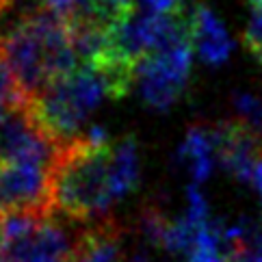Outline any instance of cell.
<instances>
[{
    "label": "cell",
    "instance_id": "obj_10",
    "mask_svg": "<svg viewBox=\"0 0 262 262\" xmlns=\"http://www.w3.org/2000/svg\"><path fill=\"white\" fill-rule=\"evenodd\" d=\"M113 193L115 200H124L128 193L135 191L141 176V158H139V147L133 137H124L113 141Z\"/></svg>",
    "mask_w": 262,
    "mask_h": 262
},
{
    "label": "cell",
    "instance_id": "obj_17",
    "mask_svg": "<svg viewBox=\"0 0 262 262\" xmlns=\"http://www.w3.org/2000/svg\"><path fill=\"white\" fill-rule=\"evenodd\" d=\"M0 243H3V217H0Z\"/></svg>",
    "mask_w": 262,
    "mask_h": 262
},
{
    "label": "cell",
    "instance_id": "obj_18",
    "mask_svg": "<svg viewBox=\"0 0 262 262\" xmlns=\"http://www.w3.org/2000/svg\"><path fill=\"white\" fill-rule=\"evenodd\" d=\"M260 63H262V61H260Z\"/></svg>",
    "mask_w": 262,
    "mask_h": 262
},
{
    "label": "cell",
    "instance_id": "obj_16",
    "mask_svg": "<svg viewBox=\"0 0 262 262\" xmlns=\"http://www.w3.org/2000/svg\"><path fill=\"white\" fill-rule=\"evenodd\" d=\"M17 3V0H0V15H3L5 11H9L13 5Z\"/></svg>",
    "mask_w": 262,
    "mask_h": 262
},
{
    "label": "cell",
    "instance_id": "obj_13",
    "mask_svg": "<svg viewBox=\"0 0 262 262\" xmlns=\"http://www.w3.org/2000/svg\"><path fill=\"white\" fill-rule=\"evenodd\" d=\"M243 46L258 61H262V9H254V13H251L245 33H243Z\"/></svg>",
    "mask_w": 262,
    "mask_h": 262
},
{
    "label": "cell",
    "instance_id": "obj_14",
    "mask_svg": "<svg viewBox=\"0 0 262 262\" xmlns=\"http://www.w3.org/2000/svg\"><path fill=\"white\" fill-rule=\"evenodd\" d=\"M141 7L149 15H173L186 11L191 5L186 0H141Z\"/></svg>",
    "mask_w": 262,
    "mask_h": 262
},
{
    "label": "cell",
    "instance_id": "obj_2",
    "mask_svg": "<svg viewBox=\"0 0 262 262\" xmlns=\"http://www.w3.org/2000/svg\"><path fill=\"white\" fill-rule=\"evenodd\" d=\"M0 57L26 98L80 65L70 22L48 9L20 15L0 33Z\"/></svg>",
    "mask_w": 262,
    "mask_h": 262
},
{
    "label": "cell",
    "instance_id": "obj_4",
    "mask_svg": "<svg viewBox=\"0 0 262 262\" xmlns=\"http://www.w3.org/2000/svg\"><path fill=\"white\" fill-rule=\"evenodd\" d=\"M78 232L72 234L54 214H9L3 217L0 262H72Z\"/></svg>",
    "mask_w": 262,
    "mask_h": 262
},
{
    "label": "cell",
    "instance_id": "obj_5",
    "mask_svg": "<svg viewBox=\"0 0 262 262\" xmlns=\"http://www.w3.org/2000/svg\"><path fill=\"white\" fill-rule=\"evenodd\" d=\"M193 52V37H186L154 50L139 63L137 87L147 106L167 111L184 96L191 78Z\"/></svg>",
    "mask_w": 262,
    "mask_h": 262
},
{
    "label": "cell",
    "instance_id": "obj_1",
    "mask_svg": "<svg viewBox=\"0 0 262 262\" xmlns=\"http://www.w3.org/2000/svg\"><path fill=\"white\" fill-rule=\"evenodd\" d=\"M113 141L102 130L80 135L61 145L52 167L54 212L89 226L108 219L113 193Z\"/></svg>",
    "mask_w": 262,
    "mask_h": 262
},
{
    "label": "cell",
    "instance_id": "obj_7",
    "mask_svg": "<svg viewBox=\"0 0 262 262\" xmlns=\"http://www.w3.org/2000/svg\"><path fill=\"white\" fill-rule=\"evenodd\" d=\"M72 262H128L121 228L111 217L89 223L78 232Z\"/></svg>",
    "mask_w": 262,
    "mask_h": 262
},
{
    "label": "cell",
    "instance_id": "obj_11",
    "mask_svg": "<svg viewBox=\"0 0 262 262\" xmlns=\"http://www.w3.org/2000/svg\"><path fill=\"white\" fill-rule=\"evenodd\" d=\"M137 13V0H80L74 22H91L100 26H115Z\"/></svg>",
    "mask_w": 262,
    "mask_h": 262
},
{
    "label": "cell",
    "instance_id": "obj_12",
    "mask_svg": "<svg viewBox=\"0 0 262 262\" xmlns=\"http://www.w3.org/2000/svg\"><path fill=\"white\" fill-rule=\"evenodd\" d=\"M234 106L238 111V119H243L254 133L262 137V98L251 93H236Z\"/></svg>",
    "mask_w": 262,
    "mask_h": 262
},
{
    "label": "cell",
    "instance_id": "obj_3",
    "mask_svg": "<svg viewBox=\"0 0 262 262\" xmlns=\"http://www.w3.org/2000/svg\"><path fill=\"white\" fill-rule=\"evenodd\" d=\"M117 100L111 76L100 65L82 63L29 98V108L59 145L80 137V128L102 100Z\"/></svg>",
    "mask_w": 262,
    "mask_h": 262
},
{
    "label": "cell",
    "instance_id": "obj_9",
    "mask_svg": "<svg viewBox=\"0 0 262 262\" xmlns=\"http://www.w3.org/2000/svg\"><path fill=\"white\" fill-rule=\"evenodd\" d=\"M180 163L186 167L195 182H204L217 161V133L214 128L193 126L178 152Z\"/></svg>",
    "mask_w": 262,
    "mask_h": 262
},
{
    "label": "cell",
    "instance_id": "obj_8",
    "mask_svg": "<svg viewBox=\"0 0 262 262\" xmlns=\"http://www.w3.org/2000/svg\"><path fill=\"white\" fill-rule=\"evenodd\" d=\"M193 46L200 59L208 65H223L232 52V39L226 26L204 3L193 5Z\"/></svg>",
    "mask_w": 262,
    "mask_h": 262
},
{
    "label": "cell",
    "instance_id": "obj_15",
    "mask_svg": "<svg viewBox=\"0 0 262 262\" xmlns=\"http://www.w3.org/2000/svg\"><path fill=\"white\" fill-rule=\"evenodd\" d=\"M251 189H254L260 198H262V156H260V161L256 163V167H254V171H251V176H249V182H247Z\"/></svg>",
    "mask_w": 262,
    "mask_h": 262
},
{
    "label": "cell",
    "instance_id": "obj_6",
    "mask_svg": "<svg viewBox=\"0 0 262 262\" xmlns=\"http://www.w3.org/2000/svg\"><path fill=\"white\" fill-rule=\"evenodd\" d=\"M52 167L54 161L37 158H15L0 163V217L54 214Z\"/></svg>",
    "mask_w": 262,
    "mask_h": 262
}]
</instances>
